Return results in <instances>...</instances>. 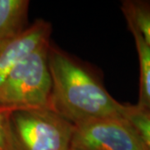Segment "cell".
<instances>
[{
	"label": "cell",
	"mask_w": 150,
	"mask_h": 150,
	"mask_svg": "<svg viewBox=\"0 0 150 150\" xmlns=\"http://www.w3.org/2000/svg\"><path fill=\"white\" fill-rule=\"evenodd\" d=\"M50 108L74 125L92 119L123 117L125 104L115 100L96 78L68 54L50 45Z\"/></svg>",
	"instance_id": "cell-1"
},
{
	"label": "cell",
	"mask_w": 150,
	"mask_h": 150,
	"mask_svg": "<svg viewBox=\"0 0 150 150\" xmlns=\"http://www.w3.org/2000/svg\"><path fill=\"white\" fill-rule=\"evenodd\" d=\"M50 42L43 43L11 71L0 84V108L9 112L50 108L52 79L48 64Z\"/></svg>",
	"instance_id": "cell-2"
},
{
	"label": "cell",
	"mask_w": 150,
	"mask_h": 150,
	"mask_svg": "<svg viewBox=\"0 0 150 150\" xmlns=\"http://www.w3.org/2000/svg\"><path fill=\"white\" fill-rule=\"evenodd\" d=\"M15 150H69L74 124L51 108L11 112Z\"/></svg>",
	"instance_id": "cell-3"
},
{
	"label": "cell",
	"mask_w": 150,
	"mask_h": 150,
	"mask_svg": "<svg viewBox=\"0 0 150 150\" xmlns=\"http://www.w3.org/2000/svg\"><path fill=\"white\" fill-rule=\"evenodd\" d=\"M69 150H146L124 117L92 119L74 125Z\"/></svg>",
	"instance_id": "cell-4"
},
{
	"label": "cell",
	"mask_w": 150,
	"mask_h": 150,
	"mask_svg": "<svg viewBox=\"0 0 150 150\" xmlns=\"http://www.w3.org/2000/svg\"><path fill=\"white\" fill-rule=\"evenodd\" d=\"M51 32V23L38 18L0 49V84L17 65L43 43L49 42Z\"/></svg>",
	"instance_id": "cell-5"
},
{
	"label": "cell",
	"mask_w": 150,
	"mask_h": 150,
	"mask_svg": "<svg viewBox=\"0 0 150 150\" xmlns=\"http://www.w3.org/2000/svg\"><path fill=\"white\" fill-rule=\"evenodd\" d=\"M28 0H0V49L26 28Z\"/></svg>",
	"instance_id": "cell-6"
},
{
	"label": "cell",
	"mask_w": 150,
	"mask_h": 150,
	"mask_svg": "<svg viewBox=\"0 0 150 150\" xmlns=\"http://www.w3.org/2000/svg\"><path fill=\"white\" fill-rule=\"evenodd\" d=\"M124 18L134 37L139 61V98L136 105L150 110V48L133 21L127 17Z\"/></svg>",
	"instance_id": "cell-7"
},
{
	"label": "cell",
	"mask_w": 150,
	"mask_h": 150,
	"mask_svg": "<svg viewBox=\"0 0 150 150\" xmlns=\"http://www.w3.org/2000/svg\"><path fill=\"white\" fill-rule=\"evenodd\" d=\"M121 9L123 16L130 18L150 48V1L125 0Z\"/></svg>",
	"instance_id": "cell-8"
},
{
	"label": "cell",
	"mask_w": 150,
	"mask_h": 150,
	"mask_svg": "<svg viewBox=\"0 0 150 150\" xmlns=\"http://www.w3.org/2000/svg\"><path fill=\"white\" fill-rule=\"evenodd\" d=\"M123 117L136 129L146 150H150V110L125 104Z\"/></svg>",
	"instance_id": "cell-9"
},
{
	"label": "cell",
	"mask_w": 150,
	"mask_h": 150,
	"mask_svg": "<svg viewBox=\"0 0 150 150\" xmlns=\"http://www.w3.org/2000/svg\"><path fill=\"white\" fill-rule=\"evenodd\" d=\"M11 112L0 108V150H15L11 128Z\"/></svg>",
	"instance_id": "cell-10"
}]
</instances>
